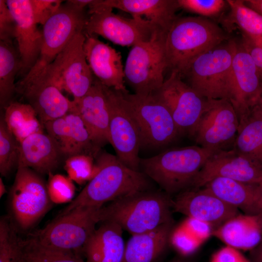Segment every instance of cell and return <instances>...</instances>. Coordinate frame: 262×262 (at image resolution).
Returning <instances> with one entry per match:
<instances>
[{
	"label": "cell",
	"mask_w": 262,
	"mask_h": 262,
	"mask_svg": "<svg viewBox=\"0 0 262 262\" xmlns=\"http://www.w3.org/2000/svg\"><path fill=\"white\" fill-rule=\"evenodd\" d=\"M173 221L142 233L132 235L126 244L123 262H156L169 244Z\"/></svg>",
	"instance_id": "cell-28"
},
{
	"label": "cell",
	"mask_w": 262,
	"mask_h": 262,
	"mask_svg": "<svg viewBox=\"0 0 262 262\" xmlns=\"http://www.w3.org/2000/svg\"><path fill=\"white\" fill-rule=\"evenodd\" d=\"M181 224L203 243L212 235L213 231L208 223L190 217H187Z\"/></svg>",
	"instance_id": "cell-43"
},
{
	"label": "cell",
	"mask_w": 262,
	"mask_h": 262,
	"mask_svg": "<svg viewBox=\"0 0 262 262\" xmlns=\"http://www.w3.org/2000/svg\"><path fill=\"white\" fill-rule=\"evenodd\" d=\"M6 193L5 186L1 178H0V197H1Z\"/></svg>",
	"instance_id": "cell-50"
},
{
	"label": "cell",
	"mask_w": 262,
	"mask_h": 262,
	"mask_svg": "<svg viewBox=\"0 0 262 262\" xmlns=\"http://www.w3.org/2000/svg\"><path fill=\"white\" fill-rule=\"evenodd\" d=\"M171 199L164 192H136L100 208L99 222L115 223L131 235L144 233L173 221Z\"/></svg>",
	"instance_id": "cell-2"
},
{
	"label": "cell",
	"mask_w": 262,
	"mask_h": 262,
	"mask_svg": "<svg viewBox=\"0 0 262 262\" xmlns=\"http://www.w3.org/2000/svg\"><path fill=\"white\" fill-rule=\"evenodd\" d=\"M169 262H190L186 259L182 258H177Z\"/></svg>",
	"instance_id": "cell-51"
},
{
	"label": "cell",
	"mask_w": 262,
	"mask_h": 262,
	"mask_svg": "<svg viewBox=\"0 0 262 262\" xmlns=\"http://www.w3.org/2000/svg\"><path fill=\"white\" fill-rule=\"evenodd\" d=\"M75 103L95 147L99 150L110 144L109 112L103 85L95 77L90 89Z\"/></svg>",
	"instance_id": "cell-23"
},
{
	"label": "cell",
	"mask_w": 262,
	"mask_h": 262,
	"mask_svg": "<svg viewBox=\"0 0 262 262\" xmlns=\"http://www.w3.org/2000/svg\"><path fill=\"white\" fill-rule=\"evenodd\" d=\"M97 158L98 172L58 216L79 208H100L107 202L149 189L148 178L126 166L116 155L102 152Z\"/></svg>",
	"instance_id": "cell-1"
},
{
	"label": "cell",
	"mask_w": 262,
	"mask_h": 262,
	"mask_svg": "<svg viewBox=\"0 0 262 262\" xmlns=\"http://www.w3.org/2000/svg\"><path fill=\"white\" fill-rule=\"evenodd\" d=\"M226 38L221 28L207 18L176 17L165 38L167 68L180 74L196 57Z\"/></svg>",
	"instance_id": "cell-3"
},
{
	"label": "cell",
	"mask_w": 262,
	"mask_h": 262,
	"mask_svg": "<svg viewBox=\"0 0 262 262\" xmlns=\"http://www.w3.org/2000/svg\"><path fill=\"white\" fill-rule=\"evenodd\" d=\"M244 2L248 7L262 16V0H244Z\"/></svg>",
	"instance_id": "cell-47"
},
{
	"label": "cell",
	"mask_w": 262,
	"mask_h": 262,
	"mask_svg": "<svg viewBox=\"0 0 262 262\" xmlns=\"http://www.w3.org/2000/svg\"><path fill=\"white\" fill-rule=\"evenodd\" d=\"M202 243L181 224L172 229L169 237V244L183 257L193 254Z\"/></svg>",
	"instance_id": "cell-39"
},
{
	"label": "cell",
	"mask_w": 262,
	"mask_h": 262,
	"mask_svg": "<svg viewBox=\"0 0 262 262\" xmlns=\"http://www.w3.org/2000/svg\"><path fill=\"white\" fill-rule=\"evenodd\" d=\"M101 3L143 19L165 33L180 8L177 0H101Z\"/></svg>",
	"instance_id": "cell-25"
},
{
	"label": "cell",
	"mask_w": 262,
	"mask_h": 262,
	"mask_svg": "<svg viewBox=\"0 0 262 262\" xmlns=\"http://www.w3.org/2000/svg\"><path fill=\"white\" fill-rule=\"evenodd\" d=\"M17 168L9 193L10 218L16 229L25 231L44 216L52 202L39 174L28 167Z\"/></svg>",
	"instance_id": "cell-10"
},
{
	"label": "cell",
	"mask_w": 262,
	"mask_h": 262,
	"mask_svg": "<svg viewBox=\"0 0 262 262\" xmlns=\"http://www.w3.org/2000/svg\"><path fill=\"white\" fill-rule=\"evenodd\" d=\"M212 235L237 249L252 250L262 241V217L237 214L213 231Z\"/></svg>",
	"instance_id": "cell-26"
},
{
	"label": "cell",
	"mask_w": 262,
	"mask_h": 262,
	"mask_svg": "<svg viewBox=\"0 0 262 262\" xmlns=\"http://www.w3.org/2000/svg\"><path fill=\"white\" fill-rule=\"evenodd\" d=\"M9 217L0 220V262H25L22 243Z\"/></svg>",
	"instance_id": "cell-34"
},
{
	"label": "cell",
	"mask_w": 262,
	"mask_h": 262,
	"mask_svg": "<svg viewBox=\"0 0 262 262\" xmlns=\"http://www.w3.org/2000/svg\"><path fill=\"white\" fill-rule=\"evenodd\" d=\"M16 23L5 0H0V41L13 42Z\"/></svg>",
	"instance_id": "cell-42"
},
{
	"label": "cell",
	"mask_w": 262,
	"mask_h": 262,
	"mask_svg": "<svg viewBox=\"0 0 262 262\" xmlns=\"http://www.w3.org/2000/svg\"><path fill=\"white\" fill-rule=\"evenodd\" d=\"M123 95L136 125L141 148H159L174 141L180 134L166 107L154 95L123 92Z\"/></svg>",
	"instance_id": "cell-9"
},
{
	"label": "cell",
	"mask_w": 262,
	"mask_h": 262,
	"mask_svg": "<svg viewBox=\"0 0 262 262\" xmlns=\"http://www.w3.org/2000/svg\"><path fill=\"white\" fill-rule=\"evenodd\" d=\"M210 262H252L239 250L226 246L214 253Z\"/></svg>",
	"instance_id": "cell-44"
},
{
	"label": "cell",
	"mask_w": 262,
	"mask_h": 262,
	"mask_svg": "<svg viewBox=\"0 0 262 262\" xmlns=\"http://www.w3.org/2000/svg\"><path fill=\"white\" fill-rule=\"evenodd\" d=\"M35 22L42 26L58 10L63 0H30Z\"/></svg>",
	"instance_id": "cell-41"
},
{
	"label": "cell",
	"mask_w": 262,
	"mask_h": 262,
	"mask_svg": "<svg viewBox=\"0 0 262 262\" xmlns=\"http://www.w3.org/2000/svg\"><path fill=\"white\" fill-rule=\"evenodd\" d=\"M239 121L231 103L226 99H206L192 138L201 147L228 150L238 132Z\"/></svg>",
	"instance_id": "cell-14"
},
{
	"label": "cell",
	"mask_w": 262,
	"mask_h": 262,
	"mask_svg": "<svg viewBox=\"0 0 262 262\" xmlns=\"http://www.w3.org/2000/svg\"><path fill=\"white\" fill-rule=\"evenodd\" d=\"M262 93V78L250 53L237 45L232 63L229 101L238 117L239 124L249 116Z\"/></svg>",
	"instance_id": "cell-16"
},
{
	"label": "cell",
	"mask_w": 262,
	"mask_h": 262,
	"mask_svg": "<svg viewBox=\"0 0 262 262\" xmlns=\"http://www.w3.org/2000/svg\"><path fill=\"white\" fill-rule=\"evenodd\" d=\"M21 68L18 50L13 42L0 41V104L5 108L16 90L15 77Z\"/></svg>",
	"instance_id": "cell-32"
},
{
	"label": "cell",
	"mask_w": 262,
	"mask_h": 262,
	"mask_svg": "<svg viewBox=\"0 0 262 262\" xmlns=\"http://www.w3.org/2000/svg\"><path fill=\"white\" fill-rule=\"evenodd\" d=\"M22 243L26 259L32 262H86L74 253L46 247L31 238Z\"/></svg>",
	"instance_id": "cell-36"
},
{
	"label": "cell",
	"mask_w": 262,
	"mask_h": 262,
	"mask_svg": "<svg viewBox=\"0 0 262 262\" xmlns=\"http://www.w3.org/2000/svg\"><path fill=\"white\" fill-rule=\"evenodd\" d=\"M123 229L112 222H103L86 245V262H123L126 245Z\"/></svg>",
	"instance_id": "cell-27"
},
{
	"label": "cell",
	"mask_w": 262,
	"mask_h": 262,
	"mask_svg": "<svg viewBox=\"0 0 262 262\" xmlns=\"http://www.w3.org/2000/svg\"><path fill=\"white\" fill-rule=\"evenodd\" d=\"M47 190L52 203H65L72 201L76 187L73 181L68 177L62 174H49Z\"/></svg>",
	"instance_id": "cell-38"
},
{
	"label": "cell",
	"mask_w": 262,
	"mask_h": 262,
	"mask_svg": "<svg viewBox=\"0 0 262 262\" xmlns=\"http://www.w3.org/2000/svg\"><path fill=\"white\" fill-rule=\"evenodd\" d=\"M63 156L79 154L97 157L99 150L94 146L90 134L78 112H71L44 124Z\"/></svg>",
	"instance_id": "cell-21"
},
{
	"label": "cell",
	"mask_w": 262,
	"mask_h": 262,
	"mask_svg": "<svg viewBox=\"0 0 262 262\" xmlns=\"http://www.w3.org/2000/svg\"><path fill=\"white\" fill-rule=\"evenodd\" d=\"M172 209L187 216L218 227L238 214V210L204 188H189L171 199Z\"/></svg>",
	"instance_id": "cell-18"
},
{
	"label": "cell",
	"mask_w": 262,
	"mask_h": 262,
	"mask_svg": "<svg viewBox=\"0 0 262 262\" xmlns=\"http://www.w3.org/2000/svg\"><path fill=\"white\" fill-rule=\"evenodd\" d=\"M204 188L226 204L247 214H259L258 184L246 183L232 179L217 177Z\"/></svg>",
	"instance_id": "cell-29"
},
{
	"label": "cell",
	"mask_w": 262,
	"mask_h": 262,
	"mask_svg": "<svg viewBox=\"0 0 262 262\" xmlns=\"http://www.w3.org/2000/svg\"><path fill=\"white\" fill-rule=\"evenodd\" d=\"M16 23L15 39L17 43L23 77L34 65L40 52L42 32L37 28L30 0H6Z\"/></svg>",
	"instance_id": "cell-20"
},
{
	"label": "cell",
	"mask_w": 262,
	"mask_h": 262,
	"mask_svg": "<svg viewBox=\"0 0 262 262\" xmlns=\"http://www.w3.org/2000/svg\"><path fill=\"white\" fill-rule=\"evenodd\" d=\"M252 109L255 110L262 116V93L257 104Z\"/></svg>",
	"instance_id": "cell-49"
},
{
	"label": "cell",
	"mask_w": 262,
	"mask_h": 262,
	"mask_svg": "<svg viewBox=\"0 0 262 262\" xmlns=\"http://www.w3.org/2000/svg\"><path fill=\"white\" fill-rule=\"evenodd\" d=\"M230 19L246 34L247 39L262 48V16L248 7L244 0H227Z\"/></svg>",
	"instance_id": "cell-33"
},
{
	"label": "cell",
	"mask_w": 262,
	"mask_h": 262,
	"mask_svg": "<svg viewBox=\"0 0 262 262\" xmlns=\"http://www.w3.org/2000/svg\"><path fill=\"white\" fill-rule=\"evenodd\" d=\"M250 256L252 262H262V241L250 250Z\"/></svg>",
	"instance_id": "cell-46"
},
{
	"label": "cell",
	"mask_w": 262,
	"mask_h": 262,
	"mask_svg": "<svg viewBox=\"0 0 262 262\" xmlns=\"http://www.w3.org/2000/svg\"><path fill=\"white\" fill-rule=\"evenodd\" d=\"M19 143L7 128L3 116L0 120V173L7 177L18 166Z\"/></svg>",
	"instance_id": "cell-35"
},
{
	"label": "cell",
	"mask_w": 262,
	"mask_h": 262,
	"mask_svg": "<svg viewBox=\"0 0 262 262\" xmlns=\"http://www.w3.org/2000/svg\"><path fill=\"white\" fill-rule=\"evenodd\" d=\"M93 156L79 154L67 157L64 169L67 176L80 185L89 181L98 172V167Z\"/></svg>",
	"instance_id": "cell-37"
},
{
	"label": "cell",
	"mask_w": 262,
	"mask_h": 262,
	"mask_svg": "<svg viewBox=\"0 0 262 262\" xmlns=\"http://www.w3.org/2000/svg\"><path fill=\"white\" fill-rule=\"evenodd\" d=\"M32 262L26 259V262Z\"/></svg>",
	"instance_id": "cell-52"
},
{
	"label": "cell",
	"mask_w": 262,
	"mask_h": 262,
	"mask_svg": "<svg viewBox=\"0 0 262 262\" xmlns=\"http://www.w3.org/2000/svg\"><path fill=\"white\" fill-rule=\"evenodd\" d=\"M217 177L259 184L262 181V165L233 148L218 150L208 159L190 188H200Z\"/></svg>",
	"instance_id": "cell-17"
},
{
	"label": "cell",
	"mask_w": 262,
	"mask_h": 262,
	"mask_svg": "<svg viewBox=\"0 0 262 262\" xmlns=\"http://www.w3.org/2000/svg\"><path fill=\"white\" fill-rule=\"evenodd\" d=\"M243 45L252 57L262 78V48L254 45L248 39Z\"/></svg>",
	"instance_id": "cell-45"
},
{
	"label": "cell",
	"mask_w": 262,
	"mask_h": 262,
	"mask_svg": "<svg viewBox=\"0 0 262 262\" xmlns=\"http://www.w3.org/2000/svg\"><path fill=\"white\" fill-rule=\"evenodd\" d=\"M154 95L168 109L180 134L192 137L206 98L190 87L177 72L171 71Z\"/></svg>",
	"instance_id": "cell-15"
},
{
	"label": "cell",
	"mask_w": 262,
	"mask_h": 262,
	"mask_svg": "<svg viewBox=\"0 0 262 262\" xmlns=\"http://www.w3.org/2000/svg\"><path fill=\"white\" fill-rule=\"evenodd\" d=\"M257 206L259 210V214L262 217V181L258 184Z\"/></svg>",
	"instance_id": "cell-48"
},
{
	"label": "cell",
	"mask_w": 262,
	"mask_h": 262,
	"mask_svg": "<svg viewBox=\"0 0 262 262\" xmlns=\"http://www.w3.org/2000/svg\"><path fill=\"white\" fill-rule=\"evenodd\" d=\"M237 45L230 41L200 54L180 74V77L206 99L229 100Z\"/></svg>",
	"instance_id": "cell-5"
},
{
	"label": "cell",
	"mask_w": 262,
	"mask_h": 262,
	"mask_svg": "<svg viewBox=\"0 0 262 262\" xmlns=\"http://www.w3.org/2000/svg\"><path fill=\"white\" fill-rule=\"evenodd\" d=\"M233 148L262 165V116L255 110L239 124Z\"/></svg>",
	"instance_id": "cell-31"
},
{
	"label": "cell",
	"mask_w": 262,
	"mask_h": 262,
	"mask_svg": "<svg viewBox=\"0 0 262 262\" xmlns=\"http://www.w3.org/2000/svg\"><path fill=\"white\" fill-rule=\"evenodd\" d=\"M85 35L83 49L94 76L107 87L128 92L125 85L124 67L120 53L95 35Z\"/></svg>",
	"instance_id": "cell-22"
},
{
	"label": "cell",
	"mask_w": 262,
	"mask_h": 262,
	"mask_svg": "<svg viewBox=\"0 0 262 262\" xmlns=\"http://www.w3.org/2000/svg\"><path fill=\"white\" fill-rule=\"evenodd\" d=\"M99 209L79 208L57 216L45 227L35 232L30 238L46 247L82 257L99 222Z\"/></svg>",
	"instance_id": "cell-6"
},
{
	"label": "cell",
	"mask_w": 262,
	"mask_h": 262,
	"mask_svg": "<svg viewBox=\"0 0 262 262\" xmlns=\"http://www.w3.org/2000/svg\"><path fill=\"white\" fill-rule=\"evenodd\" d=\"M166 34L156 32L150 40L135 45L130 50L124 66V80L135 94L151 95L163 84L167 68Z\"/></svg>",
	"instance_id": "cell-8"
},
{
	"label": "cell",
	"mask_w": 262,
	"mask_h": 262,
	"mask_svg": "<svg viewBox=\"0 0 262 262\" xmlns=\"http://www.w3.org/2000/svg\"><path fill=\"white\" fill-rule=\"evenodd\" d=\"M85 40L84 32L77 33L41 74L72 95L75 102L86 94L95 79L84 50Z\"/></svg>",
	"instance_id": "cell-12"
},
{
	"label": "cell",
	"mask_w": 262,
	"mask_h": 262,
	"mask_svg": "<svg viewBox=\"0 0 262 262\" xmlns=\"http://www.w3.org/2000/svg\"><path fill=\"white\" fill-rule=\"evenodd\" d=\"M84 9L69 0L62 3L43 25L39 56L34 65L20 81L18 86L39 77L77 33L84 32L88 19Z\"/></svg>",
	"instance_id": "cell-7"
},
{
	"label": "cell",
	"mask_w": 262,
	"mask_h": 262,
	"mask_svg": "<svg viewBox=\"0 0 262 262\" xmlns=\"http://www.w3.org/2000/svg\"><path fill=\"white\" fill-rule=\"evenodd\" d=\"M180 8L204 16L218 15L225 7L223 0H177Z\"/></svg>",
	"instance_id": "cell-40"
},
{
	"label": "cell",
	"mask_w": 262,
	"mask_h": 262,
	"mask_svg": "<svg viewBox=\"0 0 262 262\" xmlns=\"http://www.w3.org/2000/svg\"><path fill=\"white\" fill-rule=\"evenodd\" d=\"M3 118L7 128L19 144L33 134L43 132L44 125L28 103L11 102L5 108Z\"/></svg>",
	"instance_id": "cell-30"
},
{
	"label": "cell",
	"mask_w": 262,
	"mask_h": 262,
	"mask_svg": "<svg viewBox=\"0 0 262 262\" xmlns=\"http://www.w3.org/2000/svg\"><path fill=\"white\" fill-rule=\"evenodd\" d=\"M217 151L197 146L173 148L141 159L140 167L143 173L170 195L191 187L205 163Z\"/></svg>",
	"instance_id": "cell-4"
},
{
	"label": "cell",
	"mask_w": 262,
	"mask_h": 262,
	"mask_svg": "<svg viewBox=\"0 0 262 262\" xmlns=\"http://www.w3.org/2000/svg\"><path fill=\"white\" fill-rule=\"evenodd\" d=\"M103 87L109 112L110 144L122 163L133 170L139 171V134L123 92L104 85Z\"/></svg>",
	"instance_id": "cell-13"
},
{
	"label": "cell",
	"mask_w": 262,
	"mask_h": 262,
	"mask_svg": "<svg viewBox=\"0 0 262 262\" xmlns=\"http://www.w3.org/2000/svg\"><path fill=\"white\" fill-rule=\"evenodd\" d=\"M62 156L56 144L48 133L37 132L19 144L17 167H28L39 174L49 175L58 167Z\"/></svg>",
	"instance_id": "cell-24"
},
{
	"label": "cell",
	"mask_w": 262,
	"mask_h": 262,
	"mask_svg": "<svg viewBox=\"0 0 262 262\" xmlns=\"http://www.w3.org/2000/svg\"><path fill=\"white\" fill-rule=\"evenodd\" d=\"M88 7L84 33L100 35L118 45L132 47L150 40L156 32H163L140 18H126L115 14L113 8L103 5L101 0H93Z\"/></svg>",
	"instance_id": "cell-11"
},
{
	"label": "cell",
	"mask_w": 262,
	"mask_h": 262,
	"mask_svg": "<svg viewBox=\"0 0 262 262\" xmlns=\"http://www.w3.org/2000/svg\"><path fill=\"white\" fill-rule=\"evenodd\" d=\"M18 89L43 125L68 113L77 112L75 102L66 97L57 86L44 75L18 86Z\"/></svg>",
	"instance_id": "cell-19"
}]
</instances>
